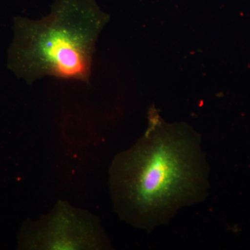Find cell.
<instances>
[{"instance_id":"6da1fadb","label":"cell","mask_w":250,"mask_h":250,"mask_svg":"<svg viewBox=\"0 0 250 250\" xmlns=\"http://www.w3.org/2000/svg\"><path fill=\"white\" fill-rule=\"evenodd\" d=\"M110 171L118 214L147 231L201 202L209 187L200 134L185 123H166L155 109L142 137L117 156Z\"/></svg>"},{"instance_id":"7a4b0ae2","label":"cell","mask_w":250,"mask_h":250,"mask_svg":"<svg viewBox=\"0 0 250 250\" xmlns=\"http://www.w3.org/2000/svg\"><path fill=\"white\" fill-rule=\"evenodd\" d=\"M108 21L93 0H56L41 19L16 18L8 66L29 84L47 77L88 83Z\"/></svg>"},{"instance_id":"3957f363","label":"cell","mask_w":250,"mask_h":250,"mask_svg":"<svg viewBox=\"0 0 250 250\" xmlns=\"http://www.w3.org/2000/svg\"><path fill=\"white\" fill-rule=\"evenodd\" d=\"M77 210L60 207L34 235L36 246L47 250H79L99 247L93 224Z\"/></svg>"}]
</instances>
